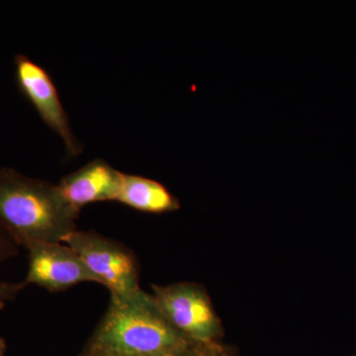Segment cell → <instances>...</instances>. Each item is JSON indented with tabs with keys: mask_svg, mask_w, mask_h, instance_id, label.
<instances>
[{
	"mask_svg": "<svg viewBox=\"0 0 356 356\" xmlns=\"http://www.w3.org/2000/svg\"><path fill=\"white\" fill-rule=\"evenodd\" d=\"M88 346L136 356H181L194 344L175 329L153 295L110 299Z\"/></svg>",
	"mask_w": 356,
	"mask_h": 356,
	"instance_id": "7a4b0ae2",
	"label": "cell"
},
{
	"mask_svg": "<svg viewBox=\"0 0 356 356\" xmlns=\"http://www.w3.org/2000/svg\"><path fill=\"white\" fill-rule=\"evenodd\" d=\"M181 356H204L203 353H201L200 348H199L198 346H194L193 348H191V350L185 353L184 355Z\"/></svg>",
	"mask_w": 356,
	"mask_h": 356,
	"instance_id": "4fadbf2b",
	"label": "cell"
},
{
	"mask_svg": "<svg viewBox=\"0 0 356 356\" xmlns=\"http://www.w3.org/2000/svg\"><path fill=\"white\" fill-rule=\"evenodd\" d=\"M6 351V343L4 339H0V356H4Z\"/></svg>",
	"mask_w": 356,
	"mask_h": 356,
	"instance_id": "5bb4252c",
	"label": "cell"
},
{
	"mask_svg": "<svg viewBox=\"0 0 356 356\" xmlns=\"http://www.w3.org/2000/svg\"><path fill=\"white\" fill-rule=\"evenodd\" d=\"M4 306H6V303H0V310H2V309L4 308Z\"/></svg>",
	"mask_w": 356,
	"mask_h": 356,
	"instance_id": "9a60e30c",
	"label": "cell"
},
{
	"mask_svg": "<svg viewBox=\"0 0 356 356\" xmlns=\"http://www.w3.org/2000/svg\"><path fill=\"white\" fill-rule=\"evenodd\" d=\"M116 202L149 214H165L180 208L179 200L165 185L151 178L126 173H123Z\"/></svg>",
	"mask_w": 356,
	"mask_h": 356,
	"instance_id": "ba28073f",
	"label": "cell"
},
{
	"mask_svg": "<svg viewBox=\"0 0 356 356\" xmlns=\"http://www.w3.org/2000/svg\"><path fill=\"white\" fill-rule=\"evenodd\" d=\"M29 268L23 281L50 292L65 291L83 282H97L79 255L62 243H36L26 248Z\"/></svg>",
	"mask_w": 356,
	"mask_h": 356,
	"instance_id": "8992f818",
	"label": "cell"
},
{
	"mask_svg": "<svg viewBox=\"0 0 356 356\" xmlns=\"http://www.w3.org/2000/svg\"><path fill=\"white\" fill-rule=\"evenodd\" d=\"M79 356H136L124 355V353H113V351L99 350V348H90L86 346L83 353Z\"/></svg>",
	"mask_w": 356,
	"mask_h": 356,
	"instance_id": "7c38bea8",
	"label": "cell"
},
{
	"mask_svg": "<svg viewBox=\"0 0 356 356\" xmlns=\"http://www.w3.org/2000/svg\"><path fill=\"white\" fill-rule=\"evenodd\" d=\"M122 178L123 172L97 159L63 177L58 188L70 207L79 213L89 204L116 201Z\"/></svg>",
	"mask_w": 356,
	"mask_h": 356,
	"instance_id": "52a82bcc",
	"label": "cell"
},
{
	"mask_svg": "<svg viewBox=\"0 0 356 356\" xmlns=\"http://www.w3.org/2000/svg\"><path fill=\"white\" fill-rule=\"evenodd\" d=\"M65 243L83 259L111 298L123 299L140 291L139 266L132 250L96 232L76 231Z\"/></svg>",
	"mask_w": 356,
	"mask_h": 356,
	"instance_id": "277c9868",
	"label": "cell"
},
{
	"mask_svg": "<svg viewBox=\"0 0 356 356\" xmlns=\"http://www.w3.org/2000/svg\"><path fill=\"white\" fill-rule=\"evenodd\" d=\"M14 65L20 92L34 107L44 123L60 136L67 158L81 156L83 145L72 133L69 116L60 102L58 89L50 74L24 55L16 56Z\"/></svg>",
	"mask_w": 356,
	"mask_h": 356,
	"instance_id": "5b68a950",
	"label": "cell"
},
{
	"mask_svg": "<svg viewBox=\"0 0 356 356\" xmlns=\"http://www.w3.org/2000/svg\"><path fill=\"white\" fill-rule=\"evenodd\" d=\"M18 247L19 245L13 240V236L0 226V261L17 254Z\"/></svg>",
	"mask_w": 356,
	"mask_h": 356,
	"instance_id": "9c48e42d",
	"label": "cell"
},
{
	"mask_svg": "<svg viewBox=\"0 0 356 356\" xmlns=\"http://www.w3.org/2000/svg\"><path fill=\"white\" fill-rule=\"evenodd\" d=\"M79 216L58 185L0 168V226L18 245L65 243Z\"/></svg>",
	"mask_w": 356,
	"mask_h": 356,
	"instance_id": "6da1fadb",
	"label": "cell"
},
{
	"mask_svg": "<svg viewBox=\"0 0 356 356\" xmlns=\"http://www.w3.org/2000/svg\"><path fill=\"white\" fill-rule=\"evenodd\" d=\"M198 346L204 356H238L231 348L222 346L221 343Z\"/></svg>",
	"mask_w": 356,
	"mask_h": 356,
	"instance_id": "8fae6325",
	"label": "cell"
},
{
	"mask_svg": "<svg viewBox=\"0 0 356 356\" xmlns=\"http://www.w3.org/2000/svg\"><path fill=\"white\" fill-rule=\"evenodd\" d=\"M154 298L165 317L180 334L196 346L220 343L224 334L205 288L196 283L153 285Z\"/></svg>",
	"mask_w": 356,
	"mask_h": 356,
	"instance_id": "3957f363",
	"label": "cell"
},
{
	"mask_svg": "<svg viewBox=\"0 0 356 356\" xmlns=\"http://www.w3.org/2000/svg\"><path fill=\"white\" fill-rule=\"evenodd\" d=\"M355 356H356V355Z\"/></svg>",
	"mask_w": 356,
	"mask_h": 356,
	"instance_id": "2e32d148",
	"label": "cell"
},
{
	"mask_svg": "<svg viewBox=\"0 0 356 356\" xmlns=\"http://www.w3.org/2000/svg\"><path fill=\"white\" fill-rule=\"evenodd\" d=\"M25 287L24 282L11 283L0 280V303H6V301L15 299Z\"/></svg>",
	"mask_w": 356,
	"mask_h": 356,
	"instance_id": "30bf717a",
	"label": "cell"
}]
</instances>
